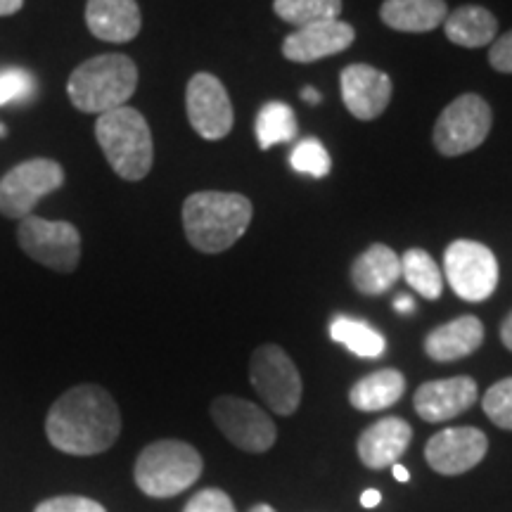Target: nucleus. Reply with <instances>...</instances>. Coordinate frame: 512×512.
Returning <instances> with one entry per match:
<instances>
[{"label":"nucleus","mask_w":512,"mask_h":512,"mask_svg":"<svg viewBox=\"0 0 512 512\" xmlns=\"http://www.w3.org/2000/svg\"><path fill=\"white\" fill-rule=\"evenodd\" d=\"M48 441L69 456H98L117 444L121 413L117 401L98 384L64 392L46 418Z\"/></svg>","instance_id":"obj_1"},{"label":"nucleus","mask_w":512,"mask_h":512,"mask_svg":"<svg viewBox=\"0 0 512 512\" xmlns=\"http://www.w3.org/2000/svg\"><path fill=\"white\" fill-rule=\"evenodd\" d=\"M252 216V202L238 192H192L183 202L185 238L204 254L226 252L247 233Z\"/></svg>","instance_id":"obj_2"},{"label":"nucleus","mask_w":512,"mask_h":512,"mask_svg":"<svg viewBox=\"0 0 512 512\" xmlns=\"http://www.w3.org/2000/svg\"><path fill=\"white\" fill-rule=\"evenodd\" d=\"M138 88V67L128 55L107 53L86 60L67 81V95L79 112L105 114L124 107Z\"/></svg>","instance_id":"obj_3"},{"label":"nucleus","mask_w":512,"mask_h":512,"mask_svg":"<svg viewBox=\"0 0 512 512\" xmlns=\"http://www.w3.org/2000/svg\"><path fill=\"white\" fill-rule=\"evenodd\" d=\"M95 138L112 171L124 181H143L155 162L152 131L143 114L133 107L100 114L95 121Z\"/></svg>","instance_id":"obj_4"},{"label":"nucleus","mask_w":512,"mask_h":512,"mask_svg":"<svg viewBox=\"0 0 512 512\" xmlns=\"http://www.w3.org/2000/svg\"><path fill=\"white\" fill-rule=\"evenodd\" d=\"M202 467V456L195 446L162 439L140 451L133 477L145 496L171 498L188 491L200 479Z\"/></svg>","instance_id":"obj_5"},{"label":"nucleus","mask_w":512,"mask_h":512,"mask_svg":"<svg viewBox=\"0 0 512 512\" xmlns=\"http://www.w3.org/2000/svg\"><path fill=\"white\" fill-rule=\"evenodd\" d=\"M17 242L36 264L57 273H74L81 261V233L69 221L27 216L19 221Z\"/></svg>","instance_id":"obj_6"},{"label":"nucleus","mask_w":512,"mask_h":512,"mask_svg":"<svg viewBox=\"0 0 512 512\" xmlns=\"http://www.w3.org/2000/svg\"><path fill=\"white\" fill-rule=\"evenodd\" d=\"M491 107L482 95H460L439 114L434 124V147L444 157H460L477 150L491 131Z\"/></svg>","instance_id":"obj_7"},{"label":"nucleus","mask_w":512,"mask_h":512,"mask_svg":"<svg viewBox=\"0 0 512 512\" xmlns=\"http://www.w3.org/2000/svg\"><path fill=\"white\" fill-rule=\"evenodd\" d=\"M444 275L465 302H486L498 287V259L475 240H456L444 252Z\"/></svg>","instance_id":"obj_8"},{"label":"nucleus","mask_w":512,"mask_h":512,"mask_svg":"<svg viewBox=\"0 0 512 512\" xmlns=\"http://www.w3.org/2000/svg\"><path fill=\"white\" fill-rule=\"evenodd\" d=\"M64 185V171L55 159L36 157L12 166L0 178V214L8 219L22 221L43 197L60 190Z\"/></svg>","instance_id":"obj_9"},{"label":"nucleus","mask_w":512,"mask_h":512,"mask_svg":"<svg viewBox=\"0 0 512 512\" xmlns=\"http://www.w3.org/2000/svg\"><path fill=\"white\" fill-rule=\"evenodd\" d=\"M249 382L273 413L292 415L302 403V375L283 349L264 344L252 354Z\"/></svg>","instance_id":"obj_10"},{"label":"nucleus","mask_w":512,"mask_h":512,"mask_svg":"<svg viewBox=\"0 0 512 512\" xmlns=\"http://www.w3.org/2000/svg\"><path fill=\"white\" fill-rule=\"evenodd\" d=\"M211 418L230 444L247 453H266L278 439L271 415L238 396H219L211 403Z\"/></svg>","instance_id":"obj_11"},{"label":"nucleus","mask_w":512,"mask_h":512,"mask_svg":"<svg viewBox=\"0 0 512 512\" xmlns=\"http://www.w3.org/2000/svg\"><path fill=\"white\" fill-rule=\"evenodd\" d=\"M185 110H188L190 126L204 140L226 138L230 128H233V102L228 98L226 86L209 72L195 74L188 81V88H185Z\"/></svg>","instance_id":"obj_12"},{"label":"nucleus","mask_w":512,"mask_h":512,"mask_svg":"<svg viewBox=\"0 0 512 512\" xmlns=\"http://www.w3.org/2000/svg\"><path fill=\"white\" fill-rule=\"evenodd\" d=\"M489 439L477 427H448L427 441L425 458L434 472L446 477L463 475L482 463Z\"/></svg>","instance_id":"obj_13"},{"label":"nucleus","mask_w":512,"mask_h":512,"mask_svg":"<svg viewBox=\"0 0 512 512\" xmlns=\"http://www.w3.org/2000/svg\"><path fill=\"white\" fill-rule=\"evenodd\" d=\"M339 86L347 110L361 121L380 117L392 100V79L370 64H349L342 69Z\"/></svg>","instance_id":"obj_14"},{"label":"nucleus","mask_w":512,"mask_h":512,"mask_svg":"<svg viewBox=\"0 0 512 512\" xmlns=\"http://www.w3.org/2000/svg\"><path fill=\"white\" fill-rule=\"evenodd\" d=\"M479 399L477 382L467 375L420 384L413 396L415 413L425 422H446L470 411Z\"/></svg>","instance_id":"obj_15"},{"label":"nucleus","mask_w":512,"mask_h":512,"mask_svg":"<svg viewBox=\"0 0 512 512\" xmlns=\"http://www.w3.org/2000/svg\"><path fill=\"white\" fill-rule=\"evenodd\" d=\"M356 31L351 24L342 22V19H330V22H318L309 24L292 31L290 36L283 41V55L285 60L309 64L318 62L323 57L337 55L342 50H347L354 43Z\"/></svg>","instance_id":"obj_16"},{"label":"nucleus","mask_w":512,"mask_h":512,"mask_svg":"<svg viewBox=\"0 0 512 512\" xmlns=\"http://www.w3.org/2000/svg\"><path fill=\"white\" fill-rule=\"evenodd\" d=\"M413 430L403 418H382L366 427L358 437V458L370 470H384L396 465L411 446Z\"/></svg>","instance_id":"obj_17"},{"label":"nucleus","mask_w":512,"mask_h":512,"mask_svg":"<svg viewBox=\"0 0 512 512\" xmlns=\"http://www.w3.org/2000/svg\"><path fill=\"white\" fill-rule=\"evenodd\" d=\"M86 24L105 43H128L140 34L143 17L136 0H88Z\"/></svg>","instance_id":"obj_18"},{"label":"nucleus","mask_w":512,"mask_h":512,"mask_svg":"<svg viewBox=\"0 0 512 512\" xmlns=\"http://www.w3.org/2000/svg\"><path fill=\"white\" fill-rule=\"evenodd\" d=\"M484 344V325L477 316H460L434 328L425 337V354L432 361L451 363L467 358Z\"/></svg>","instance_id":"obj_19"},{"label":"nucleus","mask_w":512,"mask_h":512,"mask_svg":"<svg viewBox=\"0 0 512 512\" xmlns=\"http://www.w3.org/2000/svg\"><path fill=\"white\" fill-rule=\"evenodd\" d=\"M401 278V256L387 245H370L351 266V283L366 297H380Z\"/></svg>","instance_id":"obj_20"},{"label":"nucleus","mask_w":512,"mask_h":512,"mask_svg":"<svg viewBox=\"0 0 512 512\" xmlns=\"http://www.w3.org/2000/svg\"><path fill=\"white\" fill-rule=\"evenodd\" d=\"M448 15L446 0H384L380 8L382 22L394 31L427 34L444 24Z\"/></svg>","instance_id":"obj_21"},{"label":"nucleus","mask_w":512,"mask_h":512,"mask_svg":"<svg viewBox=\"0 0 512 512\" xmlns=\"http://www.w3.org/2000/svg\"><path fill=\"white\" fill-rule=\"evenodd\" d=\"M448 41L460 48H484L496 41L498 19L482 5H463L444 19Z\"/></svg>","instance_id":"obj_22"},{"label":"nucleus","mask_w":512,"mask_h":512,"mask_svg":"<svg viewBox=\"0 0 512 512\" xmlns=\"http://www.w3.org/2000/svg\"><path fill=\"white\" fill-rule=\"evenodd\" d=\"M406 392V377L399 370L384 368L361 377L349 392V403L356 411L375 413L394 406Z\"/></svg>","instance_id":"obj_23"},{"label":"nucleus","mask_w":512,"mask_h":512,"mask_svg":"<svg viewBox=\"0 0 512 512\" xmlns=\"http://www.w3.org/2000/svg\"><path fill=\"white\" fill-rule=\"evenodd\" d=\"M330 337L335 339L337 344H342V347H347L351 354L361 358H377L384 354V349H387V339H384L373 325L349 316H337L332 320Z\"/></svg>","instance_id":"obj_24"},{"label":"nucleus","mask_w":512,"mask_h":512,"mask_svg":"<svg viewBox=\"0 0 512 512\" xmlns=\"http://www.w3.org/2000/svg\"><path fill=\"white\" fill-rule=\"evenodd\" d=\"M297 131V117H294V110L290 105H285V102H266L259 114H256L254 133L261 150H268L273 145L292 143L297 138Z\"/></svg>","instance_id":"obj_25"},{"label":"nucleus","mask_w":512,"mask_h":512,"mask_svg":"<svg viewBox=\"0 0 512 512\" xmlns=\"http://www.w3.org/2000/svg\"><path fill=\"white\" fill-rule=\"evenodd\" d=\"M401 278L425 299H439L444 292L441 268L425 249H408L401 256Z\"/></svg>","instance_id":"obj_26"},{"label":"nucleus","mask_w":512,"mask_h":512,"mask_svg":"<svg viewBox=\"0 0 512 512\" xmlns=\"http://www.w3.org/2000/svg\"><path fill=\"white\" fill-rule=\"evenodd\" d=\"M273 10L283 22L302 29L309 24L339 19L342 0H275Z\"/></svg>","instance_id":"obj_27"},{"label":"nucleus","mask_w":512,"mask_h":512,"mask_svg":"<svg viewBox=\"0 0 512 512\" xmlns=\"http://www.w3.org/2000/svg\"><path fill=\"white\" fill-rule=\"evenodd\" d=\"M290 166L297 174L311 178H325L332 171L330 152L318 138H306L302 143L294 145L290 155Z\"/></svg>","instance_id":"obj_28"},{"label":"nucleus","mask_w":512,"mask_h":512,"mask_svg":"<svg viewBox=\"0 0 512 512\" xmlns=\"http://www.w3.org/2000/svg\"><path fill=\"white\" fill-rule=\"evenodd\" d=\"M36 79L22 67L0 69V107L24 105L34 98Z\"/></svg>","instance_id":"obj_29"},{"label":"nucleus","mask_w":512,"mask_h":512,"mask_svg":"<svg viewBox=\"0 0 512 512\" xmlns=\"http://www.w3.org/2000/svg\"><path fill=\"white\" fill-rule=\"evenodd\" d=\"M482 408L486 418L494 422L501 430H512V377H505V380L491 384L486 389Z\"/></svg>","instance_id":"obj_30"},{"label":"nucleus","mask_w":512,"mask_h":512,"mask_svg":"<svg viewBox=\"0 0 512 512\" xmlns=\"http://www.w3.org/2000/svg\"><path fill=\"white\" fill-rule=\"evenodd\" d=\"M183 512H238L226 491L202 489L190 498Z\"/></svg>","instance_id":"obj_31"},{"label":"nucleus","mask_w":512,"mask_h":512,"mask_svg":"<svg viewBox=\"0 0 512 512\" xmlns=\"http://www.w3.org/2000/svg\"><path fill=\"white\" fill-rule=\"evenodd\" d=\"M34 512H107L98 501L86 496H55L38 503Z\"/></svg>","instance_id":"obj_32"},{"label":"nucleus","mask_w":512,"mask_h":512,"mask_svg":"<svg viewBox=\"0 0 512 512\" xmlns=\"http://www.w3.org/2000/svg\"><path fill=\"white\" fill-rule=\"evenodd\" d=\"M489 62L496 72L512 74V29L508 31V34L498 36L496 41L491 43Z\"/></svg>","instance_id":"obj_33"},{"label":"nucleus","mask_w":512,"mask_h":512,"mask_svg":"<svg viewBox=\"0 0 512 512\" xmlns=\"http://www.w3.org/2000/svg\"><path fill=\"white\" fill-rule=\"evenodd\" d=\"M24 0H0V17H10L22 10Z\"/></svg>","instance_id":"obj_34"},{"label":"nucleus","mask_w":512,"mask_h":512,"mask_svg":"<svg viewBox=\"0 0 512 512\" xmlns=\"http://www.w3.org/2000/svg\"><path fill=\"white\" fill-rule=\"evenodd\" d=\"M501 339H503L505 349L512 351V311L508 313V316H505L503 325H501Z\"/></svg>","instance_id":"obj_35"},{"label":"nucleus","mask_w":512,"mask_h":512,"mask_svg":"<svg viewBox=\"0 0 512 512\" xmlns=\"http://www.w3.org/2000/svg\"><path fill=\"white\" fill-rule=\"evenodd\" d=\"M380 501H382V494L377 489L363 491V496H361L363 508H375V505H380Z\"/></svg>","instance_id":"obj_36"},{"label":"nucleus","mask_w":512,"mask_h":512,"mask_svg":"<svg viewBox=\"0 0 512 512\" xmlns=\"http://www.w3.org/2000/svg\"><path fill=\"white\" fill-rule=\"evenodd\" d=\"M394 309L399 311V313H413L415 304H413L411 297H403V294H401V297L394 302Z\"/></svg>","instance_id":"obj_37"},{"label":"nucleus","mask_w":512,"mask_h":512,"mask_svg":"<svg viewBox=\"0 0 512 512\" xmlns=\"http://www.w3.org/2000/svg\"><path fill=\"white\" fill-rule=\"evenodd\" d=\"M302 100L309 102V105H320V100H323V98H320V93L316 91V88H304Z\"/></svg>","instance_id":"obj_38"},{"label":"nucleus","mask_w":512,"mask_h":512,"mask_svg":"<svg viewBox=\"0 0 512 512\" xmlns=\"http://www.w3.org/2000/svg\"><path fill=\"white\" fill-rule=\"evenodd\" d=\"M394 477L399 479V482H408V479H411V472H408L403 465H394Z\"/></svg>","instance_id":"obj_39"},{"label":"nucleus","mask_w":512,"mask_h":512,"mask_svg":"<svg viewBox=\"0 0 512 512\" xmlns=\"http://www.w3.org/2000/svg\"><path fill=\"white\" fill-rule=\"evenodd\" d=\"M249 512H275V510L271 508V505H266V503H259V505H254V508L249 510Z\"/></svg>","instance_id":"obj_40"},{"label":"nucleus","mask_w":512,"mask_h":512,"mask_svg":"<svg viewBox=\"0 0 512 512\" xmlns=\"http://www.w3.org/2000/svg\"><path fill=\"white\" fill-rule=\"evenodd\" d=\"M0 136H8V131H5L3 124H0Z\"/></svg>","instance_id":"obj_41"}]
</instances>
